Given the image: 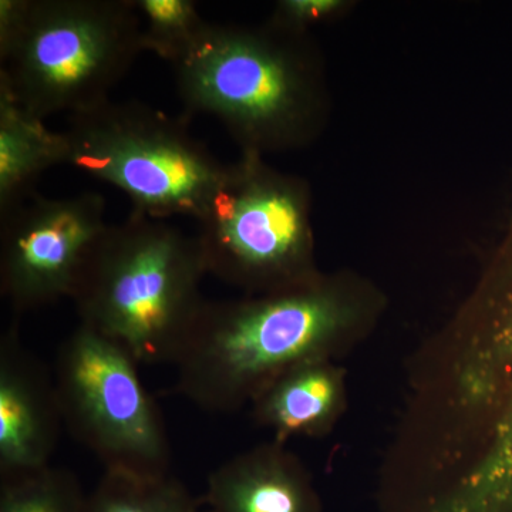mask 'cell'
<instances>
[{"mask_svg": "<svg viewBox=\"0 0 512 512\" xmlns=\"http://www.w3.org/2000/svg\"><path fill=\"white\" fill-rule=\"evenodd\" d=\"M205 275L195 237L133 211L101 235L70 299L80 325L119 343L138 365H174L207 301Z\"/></svg>", "mask_w": 512, "mask_h": 512, "instance_id": "1", "label": "cell"}, {"mask_svg": "<svg viewBox=\"0 0 512 512\" xmlns=\"http://www.w3.org/2000/svg\"><path fill=\"white\" fill-rule=\"evenodd\" d=\"M345 316L319 286L255 301L207 299L174 363L175 392L205 412H235L279 373L320 359Z\"/></svg>", "mask_w": 512, "mask_h": 512, "instance_id": "2", "label": "cell"}, {"mask_svg": "<svg viewBox=\"0 0 512 512\" xmlns=\"http://www.w3.org/2000/svg\"><path fill=\"white\" fill-rule=\"evenodd\" d=\"M141 52L134 0H30L0 87L37 119L76 116L110 101Z\"/></svg>", "mask_w": 512, "mask_h": 512, "instance_id": "3", "label": "cell"}, {"mask_svg": "<svg viewBox=\"0 0 512 512\" xmlns=\"http://www.w3.org/2000/svg\"><path fill=\"white\" fill-rule=\"evenodd\" d=\"M64 165L119 188L133 211L200 220L227 165L195 140L184 121L138 101L69 117Z\"/></svg>", "mask_w": 512, "mask_h": 512, "instance_id": "4", "label": "cell"}, {"mask_svg": "<svg viewBox=\"0 0 512 512\" xmlns=\"http://www.w3.org/2000/svg\"><path fill=\"white\" fill-rule=\"evenodd\" d=\"M53 377L63 426L104 470L170 474L163 416L123 346L79 325L60 345Z\"/></svg>", "mask_w": 512, "mask_h": 512, "instance_id": "5", "label": "cell"}, {"mask_svg": "<svg viewBox=\"0 0 512 512\" xmlns=\"http://www.w3.org/2000/svg\"><path fill=\"white\" fill-rule=\"evenodd\" d=\"M173 67L185 110L220 121L245 153L292 136L305 113L301 64L286 47L252 30L207 23Z\"/></svg>", "mask_w": 512, "mask_h": 512, "instance_id": "6", "label": "cell"}, {"mask_svg": "<svg viewBox=\"0 0 512 512\" xmlns=\"http://www.w3.org/2000/svg\"><path fill=\"white\" fill-rule=\"evenodd\" d=\"M195 235L207 275L245 289L291 285L305 274L308 225L298 188L245 153L227 165Z\"/></svg>", "mask_w": 512, "mask_h": 512, "instance_id": "7", "label": "cell"}, {"mask_svg": "<svg viewBox=\"0 0 512 512\" xmlns=\"http://www.w3.org/2000/svg\"><path fill=\"white\" fill-rule=\"evenodd\" d=\"M109 225L106 200L97 192L67 198L35 194L0 215V292L16 316L72 298Z\"/></svg>", "mask_w": 512, "mask_h": 512, "instance_id": "8", "label": "cell"}, {"mask_svg": "<svg viewBox=\"0 0 512 512\" xmlns=\"http://www.w3.org/2000/svg\"><path fill=\"white\" fill-rule=\"evenodd\" d=\"M62 426L55 377L15 318L0 338V477L52 466Z\"/></svg>", "mask_w": 512, "mask_h": 512, "instance_id": "9", "label": "cell"}, {"mask_svg": "<svg viewBox=\"0 0 512 512\" xmlns=\"http://www.w3.org/2000/svg\"><path fill=\"white\" fill-rule=\"evenodd\" d=\"M207 512H318L301 468L278 447L225 461L208 476Z\"/></svg>", "mask_w": 512, "mask_h": 512, "instance_id": "10", "label": "cell"}, {"mask_svg": "<svg viewBox=\"0 0 512 512\" xmlns=\"http://www.w3.org/2000/svg\"><path fill=\"white\" fill-rule=\"evenodd\" d=\"M62 131L32 116L0 87V215L35 195L40 175L64 165Z\"/></svg>", "mask_w": 512, "mask_h": 512, "instance_id": "11", "label": "cell"}, {"mask_svg": "<svg viewBox=\"0 0 512 512\" xmlns=\"http://www.w3.org/2000/svg\"><path fill=\"white\" fill-rule=\"evenodd\" d=\"M339 397L338 375L312 359L279 373L252 402L262 423L288 436L322 430L338 410Z\"/></svg>", "mask_w": 512, "mask_h": 512, "instance_id": "12", "label": "cell"}, {"mask_svg": "<svg viewBox=\"0 0 512 512\" xmlns=\"http://www.w3.org/2000/svg\"><path fill=\"white\" fill-rule=\"evenodd\" d=\"M83 512H201L200 503L171 474L143 476L104 470Z\"/></svg>", "mask_w": 512, "mask_h": 512, "instance_id": "13", "label": "cell"}, {"mask_svg": "<svg viewBox=\"0 0 512 512\" xmlns=\"http://www.w3.org/2000/svg\"><path fill=\"white\" fill-rule=\"evenodd\" d=\"M86 497L77 477L64 468L0 477V512H83Z\"/></svg>", "mask_w": 512, "mask_h": 512, "instance_id": "14", "label": "cell"}, {"mask_svg": "<svg viewBox=\"0 0 512 512\" xmlns=\"http://www.w3.org/2000/svg\"><path fill=\"white\" fill-rule=\"evenodd\" d=\"M140 18L143 52L175 64L195 45L208 22L191 0H134Z\"/></svg>", "mask_w": 512, "mask_h": 512, "instance_id": "15", "label": "cell"}, {"mask_svg": "<svg viewBox=\"0 0 512 512\" xmlns=\"http://www.w3.org/2000/svg\"><path fill=\"white\" fill-rule=\"evenodd\" d=\"M30 0H2L0 2V59L8 55L18 39L28 16Z\"/></svg>", "mask_w": 512, "mask_h": 512, "instance_id": "16", "label": "cell"}, {"mask_svg": "<svg viewBox=\"0 0 512 512\" xmlns=\"http://www.w3.org/2000/svg\"><path fill=\"white\" fill-rule=\"evenodd\" d=\"M338 3L333 0H288L279 6V16L288 25L301 26L328 16Z\"/></svg>", "mask_w": 512, "mask_h": 512, "instance_id": "17", "label": "cell"}, {"mask_svg": "<svg viewBox=\"0 0 512 512\" xmlns=\"http://www.w3.org/2000/svg\"><path fill=\"white\" fill-rule=\"evenodd\" d=\"M501 427H503L504 433L512 440V406L510 412H508V416L505 417L504 423L501 424Z\"/></svg>", "mask_w": 512, "mask_h": 512, "instance_id": "18", "label": "cell"}]
</instances>
